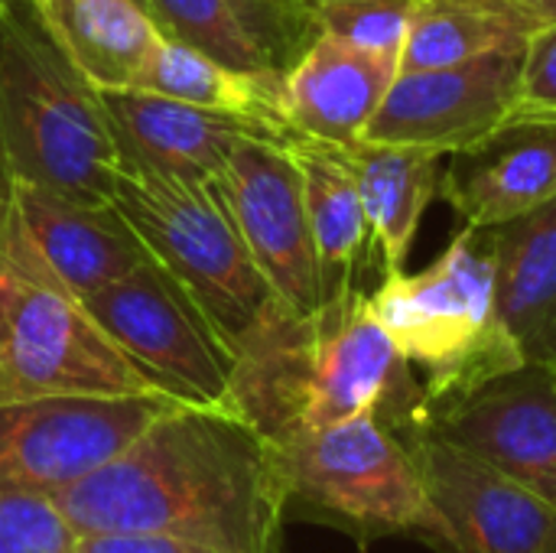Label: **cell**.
<instances>
[{
  "label": "cell",
  "mask_w": 556,
  "mask_h": 553,
  "mask_svg": "<svg viewBox=\"0 0 556 553\" xmlns=\"http://www.w3.org/2000/svg\"><path fill=\"white\" fill-rule=\"evenodd\" d=\"M55 505L78 535L283 551L287 495L274 447L235 407H169L111 463L59 492Z\"/></svg>",
  "instance_id": "cell-1"
},
{
  "label": "cell",
  "mask_w": 556,
  "mask_h": 553,
  "mask_svg": "<svg viewBox=\"0 0 556 553\" xmlns=\"http://www.w3.org/2000/svg\"><path fill=\"white\" fill-rule=\"evenodd\" d=\"M231 407L270 443L375 414L401 440L424 430V388L355 280L313 313L280 300L238 342Z\"/></svg>",
  "instance_id": "cell-2"
},
{
  "label": "cell",
  "mask_w": 556,
  "mask_h": 553,
  "mask_svg": "<svg viewBox=\"0 0 556 553\" xmlns=\"http://www.w3.org/2000/svg\"><path fill=\"white\" fill-rule=\"evenodd\" d=\"M117 143L98 85L65 55L33 0H0V183L111 202Z\"/></svg>",
  "instance_id": "cell-3"
},
{
  "label": "cell",
  "mask_w": 556,
  "mask_h": 553,
  "mask_svg": "<svg viewBox=\"0 0 556 553\" xmlns=\"http://www.w3.org/2000/svg\"><path fill=\"white\" fill-rule=\"evenodd\" d=\"M59 394L166 391L117 349L85 300L59 280L0 186V404Z\"/></svg>",
  "instance_id": "cell-4"
},
{
  "label": "cell",
  "mask_w": 556,
  "mask_h": 553,
  "mask_svg": "<svg viewBox=\"0 0 556 553\" xmlns=\"http://www.w3.org/2000/svg\"><path fill=\"white\" fill-rule=\"evenodd\" d=\"M368 306L417 372L427 411L525 365L495 310V271L476 228H463L424 271H384Z\"/></svg>",
  "instance_id": "cell-5"
},
{
  "label": "cell",
  "mask_w": 556,
  "mask_h": 553,
  "mask_svg": "<svg viewBox=\"0 0 556 553\" xmlns=\"http://www.w3.org/2000/svg\"><path fill=\"white\" fill-rule=\"evenodd\" d=\"M274 447L287 521H316L355 535L417 538L453 553V538L430 502L407 443L375 414L283 437Z\"/></svg>",
  "instance_id": "cell-6"
},
{
  "label": "cell",
  "mask_w": 556,
  "mask_h": 553,
  "mask_svg": "<svg viewBox=\"0 0 556 553\" xmlns=\"http://www.w3.org/2000/svg\"><path fill=\"white\" fill-rule=\"evenodd\" d=\"M111 202L134 225L153 261L199 300L231 352L277 303L215 176L117 163Z\"/></svg>",
  "instance_id": "cell-7"
},
{
  "label": "cell",
  "mask_w": 556,
  "mask_h": 553,
  "mask_svg": "<svg viewBox=\"0 0 556 553\" xmlns=\"http://www.w3.org/2000/svg\"><path fill=\"white\" fill-rule=\"evenodd\" d=\"M81 300L117 349L166 394L186 404L231 407L235 352L199 300L160 261L150 257Z\"/></svg>",
  "instance_id": "cell-8"
},
{
  "label": "cell",
  "mask_w": 556,
  "mask_h": 553,
  "mask_svg": "<svg viewBox=\"0 0 556 553\" xmlns=\"http://www.w3.org/2000/svg\"><path fill=\"white\" fill-rule=\"evenodd\" d=\"M176 404L186 401L169 394H59L0 404V489L55 499L111 463Z\"/></svg>",
  "instance_id": "cell-9"
},
{
  "label": "cell",
  "mask_w": 556,
  "mask_h": 553,
  "mask_svg": "<svg viewBox=\"0 0 556 553\" xmlns=\"http://www.w3.org/2000/svg\"><path fill=\"white\" fill-rule=\"evenodd\" d=\"M215 183L274 297L293 313H313L326 290L290 147L244 137L215 173Z\"/></svg>",
  "instance_id": "cell-10"
},
{
  "label": "cell",
  "mask_w": 556,
  "mask_h": 553,
  "mask_svg": "<svg viewBox=\"0 0 556 553\" xmlns=\"http://www.w3.org/2000/svg\"><path fill=\"white\" fill-rule=\"evenodd\" d=\"M525 39L469 62L397 72L365 140L456 153L502 124L518 101Z\"/></svg>",
  "instance_id": "cell-11"
},
{
  "label": "cell",
  "mask_w": 556,
  "mask_h": 553,
  "mask_svg": "<svg viewBox=\"0 0 556 553\" xmlns=\"http://www.w3.org/2000/svg\"><path fill=\"white\" fill-rule=\"evenodd\" d=\"M453 553H556V508L433 430L407 440Z\"/></svg>",
  "instance_id": "cell-12"
},
{
  "label": "cell",
  "mask_w": 556,
  "mask_h": 553,
  "mask_svg": "<svg viewBox=\"0 0 556 553\" xmlns=\"http://www.w3.org/2000/svg\"><path fill=\"white\" fill-rule=\"evenodd\" d=\"M427 430L556 508V368L525 362L450 404L430 407Z\"/></svg>",
  "instance_id": "cell-13"
},
{
  "label": "cell",
  "mask_w": 556,
  "mask_h": 553,
  "mask_svg": "<svg viewBox=\"0 0 556 553\" xmlns=\"http://www.w3.org/2000/svg\"><path fill=\"white\" fill-rule=\"evenodd\" d=\"M440 199L476 231L556 199V114L511 111L476 143L446 153Z\"/></svg>",
  "instance_id": "cell-14"
},
{
  "label": "cell",
  "mask_w": 556,
  "mask_h": 553,
  "mask_svg": "<svg viewBox=\"0 0 556 553\" xmlns=\"http://www.w3.org/2000/svg\"><path fill=\"white\" fill-rule=\"evenodd\" d=\"M104 114L114 130L117 163H137L163 173L215 176L238 140H277L290 143L293 134L238 117L208 111L179 98H166L143 88H98Z\"/></svg>",
  "instance_id": "cell-15"
},
{
  "label": "cell",
  "mask_w": 556,
  "mask_h": 553,
  "mask_svg": "<svg viewBox=\"0 0 556 553\" xmlns=\"http://www.w3.org/2000/svg\"><path fill=\"white\" fill-rule=\"evenodd\" d=\"M0 186L36 251L78 297L127 277L153 257L114 202L91 205L33 183Z\"/></svg>",
  "instance_id": "cell-16"
},
{
  "label": "cell",
  "mask_w": 556,
  "mask_h": 553,
  "mask_svg": "<svg viewBox=\"0 0 556 553\" xmlns=\"http://www.w3.org/2000/svg\"><path fill=\"white\" fill-rule=\"evenodd\" d=\"M397 62L345 39L316 33L283 68V117L293 137L349 147L365 137L381 108Z\"/></svg>",
  "instance_id": "cell-17"
},
{
  "label": "cell",
  "mask_w": 556,
  "mask_h": 553,
  "mask_svg": "<svg viewBox=\"0 0 556 553\" xmlns=\"http://www.w3.org/2000/svg\"><path fill=\"white\" fill-rule=\"evenodd\" d=\"M495 271V310L528 365L556 368V199L476 231Z\"/></svg>",
  "instance_id": "cell-18"
},
{
  "label": "cell",
  "mask_w": 556,
  "mask_h": 553,
  "mask_svg": "<svg viewBox=\"0 0 556 553\" xmlns=\"http://www.w3.org/2000/svg\"><path fill=\"white\" fill-rule=\"evenodd\" d=\"M365 205L371 244L381 251L384 271H404L420 222L440 196L443 153L410 143L355 140L342 147Z\"/></svg>",
  "instance_id": "cell-19"
},
{
  "label": "cell",
  "mask_w": 556,
  "mask_h": 553,
  "mask_svg": "<svg viewBox=\"0 0 556 553\" xmlns=\"http://www.w3.org/2000/svg\"><path fill=\"white\" fill-rule=\"evenodd\" d=\"M127 88H143V91H156L166 98L208 108V111L264 121L293 134L283 117V72L280 68H261V72L231 68L169 36H163L150 49V55L143 59L140 72L134 75Z\"/></svg>",
  "instance_id": "cell-20"
},
{
  "label": "cell",
  "mask_w": 556,
  "mask_h": 553,
  "mask_svg": "<svg viewBox=\"0 0 556 553\" xmlns=\"http://www.w3.org/2000/svg\"><path fill=\"white\" fill-rule=\"evenodd\" d=\"M65 55L98 88H127L163 39L134 0H33Z\"/></svg>",
  "instance_id": "cell-21"
},
{
  "label": "cell",
  "mask_w": 556,
  "mask_h": 553,
  "mask_svg": "<svg viewBox=\"0 0 556 553\" xmlns=\"http://www.w3.org/2000/svg\"><path fill=\"white\" fill-rule=\"evenodd\" d=\"M287 147L300 166L323 290L329 297L342 284L355 280V267L371 244L365 205L342 147L309 137H293Z\"/></svg>",
  "instance_id": "cell-22"
},
{
  "label": "cell",
  "mask_w": 556,
  "mask_h": 553,
  "mask_svg": "<svg viewBox=\"0 0 556 553\" xmlns=\"http://www.w3.org/2000/svg\"><path fill=\"white\" fill-rule=\"evenodd\" d=\"M521 42L485 0H420L401 52V72L440 68Z\"/></svg>",
  "instance_id": "cell-23"
},
{
  "label": "cell",
  "mask_w": 556,
  "mask_h": 553,
  "mask_svg": "<svg viewBox=\"0 0 556 553\" xmlns=\"http://www.w3.org/2000/svg\"><path fill=\"white\" fill-rule=\"evenodd\" d=\"M150 16L163 36L179 39L231 68H274L225 0H150Z\"/></svg>",
  "instance_id": "cell-24"
},
{
  "label": "cell",
  "mask_w": 556,
  "mask_h": 553,
  "mask_svg": "<svg viewBox=\"0 0 556 553\" xmlns=\"http://www.w3.org/2000/svg\"><path fill=\"white\" fill-rule=\"evenodd\" d=\"M420 0H326L309 10L313 33L345 39L401 65L407 29Z\"/></svg>",
  "instance_id": "cell-25"
},
{
  "label": "cell",
  "mask_w": 556,
  "mask_h": 553,
  "mask_svg": "<svg viewBox=\"0 0 556 553\" xmlns=\"http://www.w3.org/2000/svg\"><path fill=\"white\" fill-rule=\"evenodd\" d=\"M78 541L55 499L0 489V553H78Z\"/></svg>",
  "instance_id": "cell-26"
},
{
  "label": "cell",
  "mask_w": 556,
  "mask_h": 553,
  "mask_svg": "<svg viewBox=\"0 0 556 553\" xmlns=\"http://www.w3.org/2000/svg\"><path fill=\"white\" fill-rule=\"evenodd\" d=\"M228 10L238 16L244 33L261 46L267 62L274 68H287L290 55H300V42L306 46L313 39V29L296 23L277 0H225Z\"/></svg>",
  "instance_id": "cell-27"
},
{
  "label": "cell",
  "mask_w": 556,
  "mask_h": 553,
  "mask_svg": "<svg viewBox=\"0 0 556 553\" xmlns=\"http://www.w3.org/2000/svg\"><path fill=\"white\" fill-rule=\"evenodd\" d=\"M515 111L556 114V23H544L525 36Z\"/></svg>",
  "instance_id": "cell-28"
},
{
  "label": "cell",
  "mask_w": 556,
  "mask_h": 553,
  "mask_svg": "<svg viewBox=\"0 0 556 553\" xmlns=\"http://www.w3.org/2000/svg\"><path fill=\"white\" fill-rule=\"evenodd\" d=\"M78 553H225L163 535H81Z\"/></svg>",
  "instance_id": "cell-29"
},
{
  "label": "cell",
  "mask_w": 556,
  "mask_h": 553,
  "mask_svg": "<svg viewBox=\"0 0 556 553\" xmlns=\"http://www.w3.org/2000/svg\"><path fill=\"white\" fill-rule=\"evenodd\" d=\"M485 3L518 39H525L544 23H556V0H485Z\"/></svg>",
  "instance_id": "cell-30"
},
{
  "label": "cell",
  "mask_w": 556,
  "mask_h": 553,
  "mask_svg": "<svg viewBox=\"0 0 556 553\" xmlns=\"http://www.w3.org/2000/svg\"><path fill=\"white\" fill-rule=\"evenodd\" d=\"M277 3H280L296 23H303L306 29H313V26H309V10H313L316 3H326V0H277ZM313 36H316V33H313Z\"/></svg>",
  "instance_id": "cell-31"
},
{
  "label": "cell",
  "mask_w": 556,
  "mask_h": 553,
  "mask_svg": "<svg viewBox=\"0 0 556 553\" xmlns=\"http://www.w3.org/2000/svg\"><path fill=\"white\" fill-rule=\"evenodd\" d=\"M134 3H137V7H143V10L150 13V0H134Z\"/></svg>",
  "instance_id": "cell-32"
}]
</instances>
